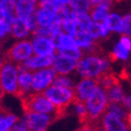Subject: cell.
Returning <instances> with one entry per match:
<instances>
[{
    "label": "cell",
    "instance_id": "cell-1",
    "mask_svg": "<svg viewBox=\"0 0 131 131\" xmlns=\"http://www.w3.org/2000/svg\"><path fill=\"white\" fill-rule=\"evenodd\" d=\"M75 70L83 78L97 80L101 75L110 72V61L96 54H90L78 60Z\"/></svg>",
    "mask_w": 131,
    "mask_h": 131
},
{
    "label": "cell",
    "instance_id": "cell-2",
    "mask_svg": "<svg viewBox=\"0 0 131 131\" xmlns=\"http://www.w3.org/2000/svg\"><path fill=\"white\" fill-rule=\"evenodd\" d=\"M25 112H36L43 114H51L57 118L62 117L55 105L47 99L43 92H35L31 91L30 94L20 98Z\"/></svg>",
    "mask_w": 131,
    "mask_h": 131
},
{
    "label": "cell",
    "instance_id": "cell-3",
    "mask_svg": "<svg viewBox=\"0 0 131 131\" xmlns=\"http://www.w3.org/2000/svg\"><path fill=\"white\" fill-rule=\"evenodd\" d=\"M85 104L87 108V114H88L87 121L100 122L101 116L105 113L108 105V99L105 90L98 85L90 97L85 101Z\"/></svg>",
    "mask_w": 131,
    "mask_h": 131
},
{
    "label": "cell",
    "instance_id": "cell-4",
    "mask_svg": "<svg viewBox=\"0 0 131 131\" xmlns=\"http://www.w3.org/2000/svg\"><path fill=\"white\" fill-rule=\"evenodd\" d=\"M43 94L55 105V107L60 112L62 116L64 115L67 107L75 100L74 90L72 88H67V87L51 85L43 91Z\"/></svg>",
    "mask_w": 131,
    "mask_h": 131
},
{
    "label": "cell",
    "instance_id": "cell-5",
    "mask_svg": "<svg viewBox=\"0 0 131 131\" xmlns=\"http://www.w3.org/2000/svg\"><path fill=\"white\" fill-rule=\"evenodd\" d=\"M17 75H18L17 64L14 62L7 60L0 67V87L4 91V94L17 96L18 94Z\"/></svg>",
    "mask_w": 131,
    "mask_h": 131
},
{
    "label": "cell",
    "instance_id": "cell-6",
    "mask_svg": "<svg viewBox=\"0 0 131 131\" xmlns=\"http://www.w3.org/2000/svg\"><path fill=\"white\" fill-rule=\"evenodd\" d=\"M32 54H34V51H32L31 41L23 39L16 41L7 51V53H4V55L8 61L18 64V63H23Z\"/></svg>",
    "mask_w": 131,
    "mask_h": 131
},
{
    "label": "cell",
    "instance_id": "cell-7",
    "mask_svg": "<svg viewBox=\"0 0 131 131\" xmlns=\"http://www.w3.org/2000/svg\"><path fill=\"white\" fill-rule=\"evenodd\" d=\"M56 117L51 114H43L36 112H25L21 121L30 131H46L50 125L55 121Z\"/></svg>",
    "mask_w": 131,
    "mask_h": 131
},
{
    "label": "cell",
    "instance_id": "cell-8",
    "mask_svg": "<svg viewBox=\"0 0 131 131\" xmlns=\"http://www.w3.org/2000/svg\"><path fill=\"white\" fill-rule=\"evenodd\" d=\"M55 75L56 72L52 67L34 71L32 72V84H31L32 91L43 92L53 84Z\"/></svg>",
    "mask_w": 131,
    "mask_h": 131
},
{
    "label": "cell",
    "instance_id": "cell-9",
    "mask_svg": "<svg viewBox=\"0 0 131 131\" xmlns=\"http://www.w3.org/2000/svg\"><path fill=\"white\" fill-rule=\"evenodd\" d=\"M31 46L35 55H55L56 52L53 40L46 36H34Z\"/></svg>",
    "mask_w": 131,
    "mask_h": 131
},
{
    "label": "cell",
    "instance_id": "cell-10",
    "mask_svg": "<svg viewBox=\"0 0 131 131\" xmlns=\"http://www.w3.org/2000/svg\"><path fill=\"white\" fill-rule=\"evenodd\" d=\"M18 75H17V86H18V94L17 97L21 98L26 95L30 94L32 91V71H29L23 63L17 64Z\"/></svg>",
    "mask_w": 131,
    "mask_h": 131
},
{
    "label": "cell",
    "instance_id": "cell-11",
    "mask_svg": "<svg viewBox=\"0 0 131 131\" xmlns=\"http://www.w3.org/2000/svg\"><path fill=\"white\" fill-rule=\"evenodd\" d=\"M97 86H98V81L96 79L84 78L73 88L74 95H75V100L85 102L90 97L92 92H94Z\"/></svg>",
    "mask_w": 131,
    "mask_h": 131
},
{
    "label": "cell",
    "instance_id": "cell-12",
    "mask_svg": "<svg viewBox=\"0 0 131 131\" xmlns=\"http://www.w3.org/2000/svg\"><path fill=\"white\" fill-rule=\"evenodd\" d=\"M76 62L78 61L74 60L73 58L57 53L54 55L52 68L56 72V74H68L75 69Z\"/></svg>",
    "mask_w": 131,
    "mask_h": 131
},
{
    "label": "cell",
    "instance_id": "cell-13",
    "mask_svg": "<svg viewBox=\"0 0 131 131\" xmlns=\"http://www.w3.org/2000/svg\"><path fill=\"white\" fill-rule=\"evenodd\" d=\"M122 118L112 113L105 112L100 118L101 128L106 131H127L128 126Z\"/></svg>",
    "mask_w": 131,
    "mask_h": 131
},
{
    "label": "cell",
    "instance_id": "cell-14",
    "mask_svg": "<svg viewBox=\"0 0 131 131\" xmlns=\"http://www.w3.org/2000/svg\"><path fill=\"white\" fill-rule=\"evenodd\" d=\"M54 55H31L28 59L23 62V64L29 71H36L44 68L52 67Z\"/></svg>",
    "mask_w": 131,
    "mask_h": 131
},
{
    "label": "cell",
    "instance_id": "cell-15",
    "mask_svg": "<svg viewBox=\"0 0 131 131\" xmlns=\"http://www.w3.org/2000/svg\"><path fill=\"white\" fill-rule=\"evenodd\" d=\"M38 8V0H17L15 5L16 17L26 20L35 14Z\"/></svg>",
    "mask_w": 131,
    "mask_h": 131
},
{
    "label": "cell",
    "instance_id": "cell-16",
    "mask_svg": "<svg viewBox=\"0 0 131 131\" xmlns=\"http://www.w3.org/2000/svg\"><path fill=\"white\" fill-rule=\"evenodd\" d=\"M35 16H36L38 27H46V28L51 29L52 25L56 20L55 12L52 10V8L38 7L35 12Z\"/></svg>",
    "mask_w": 131,
    "mask_h": 131
},
{
    "label": "cell",
    "instance_id": "cell-17",
    "mask_svg": "<svg viewBox=\"0 0 131 131\" xmlns=\"http://www.w3.org/2000/svg\"><path fill=\"white\" fill-rule=\"evenodd\" d=\"M74 38L81 50H85L87 52H94V50L97 47L95 43V39L91 38V36L88 32H86L84 30L79 29L78 32L74 35Z\"/></svg>",
    "mask_w": 131,
    "mask_h": 131
},
{
    "label": "cell",
    "instance_id": "cell-18",
    "mask_svg": "<svg viewBox=\"0 0 131 131\" xmlns=\"http://www.w3.org/2000/svg\"><path fill=\"white\" fill-rule=\"evenodd\" d=\"M113 4V0H103L99 4L95 5L94 10L91 11L90 17L95 23H101L108 15L111 5Z\"/></svg>",
    "mask_w": 131,
    "mask_h": 131
},
{
    "label": "cell",
    "instance_id": "cell-19",
    "mask_svg": "<svg viewBox=\"0 0 131 131\" xmlns=\"http://www.w3.org/2000/svg\"><path fill=\"white\" fill-rule=\"evenodd\" d=\"M31 34L28 26L26 25L24 20L15 17L12 21V29H11V36L16 40H23Z\"/></svg>",
    "mask_w": 131,
    "mask_h": 131
},
{
    "label": "cell",
    "instance_id": "cell-20",
    "mask_svg": "<svg viewBox=\"0 0 131 131\" xmlns=\"http://www.w3.org/2000/svg\"><path fill=\"white\" fill-rule=\"evenodd\" d=\"M17 0H0V18L13 21L16 17L15 5Z\"/></svg>",
    "mask_w": 131,
    "mask_h": 131
},
{
    "label": "cell",
    "instance_id": "cell-21",
    "mask_svg": "<svg viewBox=\"0 0 131 131\" xmlns=\"http://www.w3.org/2000/svg\"><path fill=\"white\" fill-rule=\"evenodd\" d=\"M110 31H116L123 34V18L116 13L108 14L102 21Z\"/></svg>",
    "mask_w": 131,
    "mask_h": 131
},
{
    "label": "cell",
    "instance_id": "cell-22",
    "mask_svg": "<svg viewBox=\"0 0 131 131\" xmlns=\"http://www.w3.org/2000/svg\"><path fill=\"white\" fill-rule=\"evenodd\" d=\"M18 122V117L13 113L5 112L1 108L0 113V131H9L14 126L15 123Z\"/></svg>",
    "mask_w": 131,
    "mask_h": 131
},
{
    "label": "cell",
    "instance_id": "cell-23",
    "mask_svg": "<svg viewBox=\"0 0 131 131\" xmlns=\"http://www.w3.org/2000/svg\"><path fill=\"white\" fill-rule=\"evenodd\" d=\"M106 96L108 102H117V103H122L124 97H125V92L122 88V86L119 85V83L113 85L111 88H108L106 91Z\"/></svg>",
    "mask_w": 131,
    "mask_h": 131
},
{
    "label": "cell",
    "instance_id": "cell-24",
    "mask_svg": "<svg viewBox=\"0 0 131 131\" xmlns=\"http://www.w3.org/2000/svg\"><path fill=\"white\" fill-rule=\"evenodd\" d=\"M69 8L76 13H87L91 8L90 0H70Z\"/></svg>",
    "mask_w": 131,
    "mask_h": 131
},
{
    "label": "cell",
    "instance_id": "cell-25",
    "mask_svg": "<svg viewBox=\"0 0 131 131\" xmlns=\"http://www.w3.org/2000/svg\"><path fill=\"white\" fill-rule=\"evenodd\" d=\"M105 112L114 114V115L118 116L119 118H122L123 121H126L127 115H128L127 112H126V108L123 106V104L117 103V102H108V105L106 107Z\"/></svg>",
    "mask_w": 131,
    "mask_h": 131
},
{
    "label": "cell",
    "instance_id": "cell-26",
    "mask_svg": "<svg viewBox=\"0 0 131 131\" xmlns=\"http://www.w3.org/2000/svg\"><path fill=\"white\" fill-rule=\"evenodd\" d=\"M74 107H75V113L78 114V116L80 118V122L82 124L86 123L87 118H88V114H87V108H86V104L83 101H79V100H74L73 102Z\"/></svg>",
    "mask_w": 131,
    "mask_h": 131
},
{
    "label": "cell",
    "instance_id": "cell-27",
    "mask_svg": "<svg viewBox=\"0 0 131 131\" xmlns=\"http://www.w3.org/2000/svg\"><path fill=\"white\" fill-rule=\"evenodd\" d=\"M52 85L67 87V88H72V89L74 88V84H73L72 80H71L69 76H67V74H56Z\"/></svg>",
    "mask_w": 131,
    "mask_h": 131
},
{
    "label": "cell",
    "instance_id": "cell-28",
    "mask_svg": "<svg viewBox=\"0 0 131 131\" xmlns=\"http://www.w3.org/2000/svg\"><path fill=\"white\" fill-rule=\"evenodd\" d=\"M12 21L5 18H0V42H3L9 36H11Z\"/></svg>",
    "mask_w": 131,
    "mask_h": 131
},
{
    "label": "cell",
    "instance_id": "cell-29",
    "mask_svg": "<svg viewBox=\"0 0 131 131\" xmlns=\"http://www.w3.org/2000/svg\"><path fill=\"white\" fill-rule=\"evenodd\" d=\"M129 57V51H127L121 43H117V45L114 47V50L111 54V59H121V60H126Z\"/></svg>",
    "mask_w": 131,
    "mask_h": 131
},
{
    "label": "cell",
    "instance_id": "cell-30",
    "mask_svg": "<svg viewBox=\"0 0 131 131\" xmlns=\"http://www.w3.org/2000/svg\"><path fill=\"white\" fill-rule=\"evenodd\" d=\"M82 126L78 131H99L101 129L100 122H90L87 121L85 124H82Z\"/></svg>",
    "mask_w": 131,
    "mask_h": 131
},
{
    "label": "cell",
    "instance_id": "cell-31",
    "mask_svg": "<svg viewBox=\"0 0 131 131\" xmlns=\"http://www.w3.org/2000/svg\"><path fill=\"white\" fill-rule=\"evenodd\" d=\"M123 18V34L131 36V13L126 14Z\"/></svg>",
    "mask_w": 131,
    "mask_h": 131
},
{
    "label": "cell",
    "instance_id": "cell-32",
    "mask_svg": "<svg viewBox=\"0 0 131 131\" xmlns=\"http://www.w3.org/2000/svg\"><path fill=\"white\" fill-rule=\"evenodd\" d=\"M10 131H30V130L28 129V127L26 126L23 121H19L18 119V122L14 124V126L11 128Z\"/></svg>",
    "mask_w": 131,
    "mask_h": 131
},
{
    "label": "cell",
    "instance_id": "cell-33",
    "mask_svg": "<svg viewBox=\"0 0 131 131\" xmlns=\"http://www.w3.org/2000/svg\"><path fill=\"white\" fill-rule=\"evenodd\" d=\"M119 43L126 48L127 51H131V39H130V37L129 36H123L122 38H121V41H119Z\"/></svg>",
    "mask_w": 131,
    "mask_h": 131
},
{
    "label": "cell",
    "instance_id": "cell-34",
    "mask_svg": "<svg viewBox=\"0 0 131 131\" xmlns=\"http://www.w3.org/2000/svg\"><path fill=\"white\" fill-rule=\"evenodd\" d=\"M108 32H110V30H108L106 27H105V25L102 23H99V34H100V37H102V38H106L107 36H108Z\"/></svg>",
    "mask_w": 131,
    "mask_h": 131
},
{
    "label": "cell",
    "instance_id": "cell-35",
    "mask_svg": "<svg viewBox=\"0 0 131 131\" xmlns=\"http://www.w3.org/2000/svg\"><path fill=\"white\" fill-rule=\"evenodd\" d=\"M123 103V106L125 108H128V110H131V95H125L124 99L122 101Z\"/></svg>",
    "mask_w": 131,
    "mask_h": 131
},
{
    "label": "cell",
    "instance_id": "cell-36",
    "mask_svg": "<svg viewBox=\"0 0 131 131\" xmlns=\"http://www.w3.org/2000/svg\"><path fill=\"white\" fill-rule=\"evenodd\" d=\"M54 0H38V7L42 8H51Z\"/></svg>",
    "mask_w": 131,
    "mask_h": 131
},
{
    "label": "cell",
    "instance_id": "cell-37",
    "mask_svg": "<svg viewBox=\"0 0 131 131\" xmlns=\"http://www.w3.org/2000/svg\"><path fill=\"white\" fill-rule=\"evenodd\" d=\"M5 61H7V59H5V55H4V54H3L1 51H0V67H1V66H2Z\"/></svg>",
    "mask_w": 131,
    "mask_h": 131
},
{
    "label": "cell",
    "instance_id": "cell-38",
    "mask_svg": "<svg viewBox=\"0 0 131 131\" xmlns=\"http://www.w3.org/2000/svg\"><path fill=\"white\" fill-rule=\"evenodd\" d=\"M126 121H127V126H128L129 129L131 130V115H130V114H128V115H127Z\"/></svg>",
    "mask_w": 131,
    "mask_h": 131
},
{
    "label": "cell",
    "instance_id": "cell-39",
    "mask_svg": "<svg viewBox=\"0 0 131 131\" xmlns=\"http://www.w3.org/2000/svg\"><path fill=\"white\" fill-rule=\"evenodd\" d=\"M55 1L58 2V3H60V4H62V5H68L70 0H55Z\"/></svg>",
    "mask_w": 131,
    "mask_h": 131
},
{
    "label": "cell",
    "instance_id": "cell-40",
    "mask_svg": "<svg viewBox=\"0 0 131 131\" xmlns=\"http://www.w3.org/2000/svg\"><path fill=\"white\" fill-rule=\"evenodd\" d=\"M3 97H4V91L2 90L1 87H0V105H1V102L3 100Z\"/></svg>",
    "mask_w": 131,
    "mask_h": 131
},
{
    "label": "cell",
    "instance_id": "cell-41",
    "mask_svg": "<svg viewBox=\"0 0 131 131\" xmlns=\"http://www.w3.org/2000/svg\"><path fill=\"white\" fill-rule=\"evenodd\" d=\"M101 1H103V0H90V3H91V5H97V4H99Z\"/></svg>",
    "mask_w": 131,
    "mask_h": 131
},
{
    "label": "cell",
    "instance_id": "cell-42",
    "mask_svg": "<svg viewBox=\"0 0 131 131\" xmlns=\"http://www.w3.org/2000/svg\"><path fill=\"white\" fill-rule=\"evenodd\" d=\"M99 131H106V130H104V129H102V128H101V129H100Z\"/></svg>",
    "mask_w": 131,
    "mask_h": 131
},
{
    "label": "cell",
    "instance_id": "cell-43",
    "mask_svg": "<svg viewBox=\"0 0 131 131\" xmlns=\"http://www.w3.org/2000/svg\"><path fill=\"white\" fill-rule=\"evenodd\" d=\"M0 113H1V107H0Z\"/></svg>",
    "mask_w": 131,
    "mask_h": 131
},
{
    "label": "cell",
    "instance_id": "cell-44",
    "mask_svg": "<svg viewBox=\"0 0 131 131\" xmlns=\"http://www.w3.org/2000/svg\"><path fill=\"white\" fill-rule=\"evenodd\" d=\"M129 114H130V115H131V110H130V113H129Z\"/></svg>",
    "mask_w": 131,
    "mask_h": 131
},
{
    "label": "cell",
    "instance_id": "cell-45",
    "mask_svg": "<svg viewBox=\"0 0 131 131\" xmlns=\"http://www.w3.org/2000/svg\"><path fill=\"white\" fill-rule=\"evenodd\" d=\"M127 131H131V130H130V129H128V130H127Z\"/></svg>",
    "mask_w": 131,
    "mask_h": 131
},
{
    "label": "cell",
    "instance_id": "cell-46",
    "mask_svg": "<svg viewBox=\"0 0 131 131\" xmlns=\"http://www.w3.org/2000/svg\"><path fill=\"white\" fill-rule=\"evenodd\" d=\"M9 131H10V130H9Z\"/></svg>",
    "mask_w": 131,
    "mask_h": 131
}]
</instances>
